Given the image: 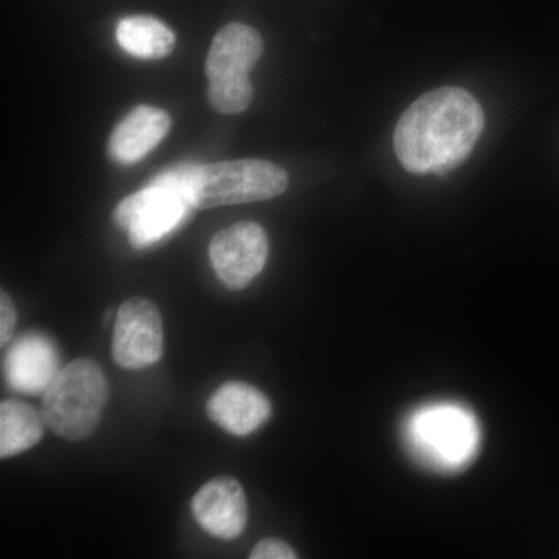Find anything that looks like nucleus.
I'll use <instances>...</instances> for the list:
<instances>
[{
	"mask_svg": "<svg viewBox=\"0 0 559 559\" xmlns=\"http://www.w3.org/2000/svg\"><path fill=\"white\" fill-rule=\"evenodd\" d=\"M484 127V110L468 91L441 87L401 116L393 146L404 170L441 175L468 159Z\"/></svg>",
	"mask_w": 559,
	"mask_h": 559,
	"instance_id": "obj_1",
	"label": "nucleus"
},
{
	"mask_svg": "<svg viewBox=\"0 0 559 559\" xmlns=\"http://www.w3.org/2000/svg\"><path fill=\"white\" fill-rule=\"evenodd\" d=\"M404 440L421 465L455 473L468 466L479 452L480 426L465 406L433 403L407 418Z\"/></svg>",
	"mask_w": 559,
	"mask_h": 559,
	"instance_id": "obj_2",
	"label": "nucleus"
},
{
	"mask_svg": "<svg viewBox=\"0 0 559 559\" xmlns=\"http://www.w3.org/2000/svg\"><path fill=\"white\" fill-rule=\"evenodd\" d=\"M109 399L108 380L91 359H75L58 371L44 392L43 417L61 439L86 440L97 429Z\"/></svg>",
	"mask_w": 559,
	"mask_h": 559,
	"instance_id": "obj_3",
	"label": "nucleus"
},
{
	"mask_svg": "<svg viewBox=\"0 0 559 559\" xmlns=\"http://www.w3.org/2000/svg\"><path fill=\"white\" fill-rule=\"evenodd\" d=\"M263 50L260 33L249 25L234 22L216 33L205 61L207 97L213 109L231 116L249 108L253 98L249 73Z\"/></svg>",
	"mask_w": 559,
	"mask_h": 559,
	"instance_id": "obj_4",
	"label": "nucleus"
},
{
	"mask_svg": "<svg viewBox=\"0 0 559 559\" xmlns=\"http://www.w3.org/2000/svg\"><path fill=\"white\" fill-rule=\"evenodd\" d=\"M288 173L272 162L242 159L197 165L190 187L194 209L270 201L288 189Z\"/></svg>",
	"mask_w": 559,
	"mask_h": 559,
	"instance_id": "obj_5",
	"label": "nucleus"
},
{
	"mask_svg": "<svg viewBox=\"0 0 559 559\" xmlns=\"http://www.w3.org/2000/svg\"><path fill=\"white\" fill-rule=\"evenodd\" d=\"M193 209L180 191L151 180L117 205L114 221L128 231L132 248L148 249L182 226Z\"/></svg>",
	"mask_w": 559,
	"mask_h": 559,
	"instance_id": "obj_6",
	"label": "nucleus"
},
{
	"mask_svg": "<svg viewBox=\"0 0 559 559\" xmlns=\"http://www.w3.org/2000/svg\"><path fill=\"white\" fill-rule=\"evenodd\" d=\"M162 355L164 322L159 308L142 297L123 301L114 326V362L124 370H140L159 362Z\"/></svg>",
	"mask_w": 559,
	"mask_h": 559,
	"instance_id": "obj_7",
	"label": "nucleus"
},
{
	"mask_svg": "<svg viewBox=\"0 0 559 559\" xmlns=\"http://www.w3.org/2000/svg\"><path fill=\"white\" fill-rule=\"evenodd\" d=\"M209 255L224 286L245 289L263 271L270 255V240L260 224L242 221L213 237Z\"/></svg>",
	"mask_w": 559,
	"mask_h": 559,
	"instance_id": "obj_8",
	"label": "nucleus"
},
{
	"mask_svg": "<svg viewBox=\"0 0 559 559\" xmlns=\"http://www.w3.org/2000/svg\"><path fill=\"white\" fill-rule=\"evenodd\" d=\"M191 513L209 535L224 540L237 539L248 522L245 489L234 477H215L194 495Z\"/></svg>",
	"mask_w": 559,
	"mask_h": 559,
	"instance_id": "obj_9",
	"label": "nucleus"
},
{
	"mask_svg": "<svg viewBox=\"0 0 559 559\" xmlns=\"http://www.w3.org/2000/svg\"><path fill=\"white\" fill-rule=\"evenodd\" d=\"M60 355L46 334L33 331L11 345L3 360V373L11 390L24 395L46 392L57 377Z\"/></svg>",
	"mask_w": 559,
	"mask_h": 559,
	"instance_id": "obj_10",
	"label": "nucleus"
},
{
	"mask_svg": "<svg viewBox=\"0 0 559 559\" xmlns=\"http://www.w3.org/2000/svg\"><path fill=\"white\" fill-rule=\"evenodd\" d=\"M271 401L248 382L230 381L221 385L207 403L209 418L231 436L255 432L271 417Z\"/></svg>",
	"mask_w": 559,
	"mask_h": 559,
	"instance_id": "obj_11",
	"label": "nucleus"
},
{
	"mask_svg": "<svg viewBox=\"0 0 559 559\" xmlns=\"http://www.w3.org/2000/svg\"><path fill=\"white\" fill-rule=\"evenodd\" d=\"M170 127V116L165 110L153 106H139L110 134L109 156L117 164H135L159 145Z\"/></svg>",
	"mask_w": 559,
	"mask_h": 559,
	"instance_id": "obj_12",
	"label": "nucleus"
},
{
	"mask_svg": "<svg viewBox=\"0 0 559 559\" xmlns=\"http://www.w3.org/2000/svg\"><path fill=\"white\" fill-rule=\"evenodd\" d=\"M46 419L43 412L20 403V401H2L0 404V457L32 450L44 437Z\"/></svg>",
	"mask_w": 559,
	"mask_h": 559,
	"instance_id": "obj_13",
	"label": "nucleus"
},
{
	"mask_svg": "<svg viewBox=\"0 0 559 559\" xmlns=\"http://www.w3.org/2000/svg\"><path fill=\"white\" fill-rule=\"evenodd\" d=\"M121 49L140 60H162L175 49L176 36L168 25L151 16L124 17L117 25Z\"/></svg>",
	"mask_w": 559,
	"mask_h": 559,
	"instance_id": "obj_14",
	"label": "nucleus"
},
{
	"mask_svg": "<svg viewBox=\"0 0 559 559\" xmlns=\"http://www.w3.org/2000/svg\"><path fill=\"white\" fill-rule=\"evenodd\" d=\"M17 312L13 300L5 290L0 294V345L5 347L16 329Z\"/></svg>",
	"mask_w": 559,
	"mask_h": 559,
	"instance_id": "obj_15",
	"label": "nucleus"
},
{
	"mask_svg": "<svg viewBox=\"0 0 559 559\" xmlns=\"http://www.w3.org/2000/svg\"><path fill=\"white\" fill-rule=\"evenodd\" d=\"M250 559H296L293 547L278 539H263L253 547Z\"/></svg>",
	"mask_w": 559,
	"mask_h": 559,
	"instance_id": "obj_16",
	"label": "nucleus"
}]
</instances>
